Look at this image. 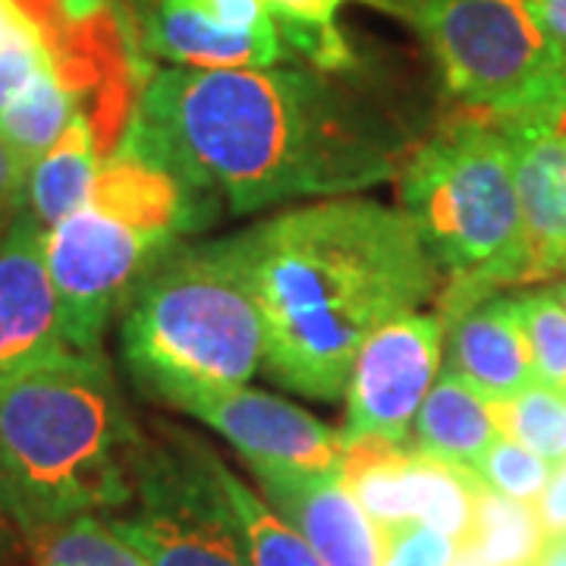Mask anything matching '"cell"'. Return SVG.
Returning a JSON list of instances; mask_svg holds the SVG:
<instances>
[{
  "instance_id": "1",
  "label": "cell",
  "mask_w": 566,
  "mask_h": 566,
  "mask_svg": "<svg viewBox=\"0 0 566 566\" xmlns=\"http://www.w3.org/2000/svg\"><path fill=\"white\" fill-rule=\"evenodd\" d=\"M233 214L390 180L400 145L308 70H158L117 145Z\"/></svg>"
},
{
  "instance_id": "2",
  "label": "cell",
  "mask_w": 566,
  "mask_h": 566,
  "mask_svg": "<svg viewBox=\"0 0 566 566\" xmlns=\"http://www.w3.org/2000/svg\"><path fill=\"white\" fill-rule=\"evenodd\" d=\"M233 245L262 312V368L308 400H337L365 340L438 283L416 221L371 199L286 208Z\"/></svg>"
},
{
  "instance_id": "3",
  "label": "cell",
  "mask_w": 566,
  "mask_h": 566,
  "mask_svg": "<svg viewBox=\"0 0 566 566\" xmlns=\"http://www.w3.org/2000/svg\"><path fill=\"white\" fill-rule=\"evenodd\" d=\"M142 460L102 353L63 349L0 375V479L25 535L133 501Z\"/></svg>"
},
{
  "instance_id": "4",
  "label": "cell",
  "mask_w": 566,
  "mask_h": 566,
  "mask_svg": "<svg viewBox=\"0 0 566 566\" xmlns=\"http://www.w3.org/2000/svg\"><path fill=\"white\" fill-rule=\"evenodd\" d=\"M120 349L136 385L161 403L249 385L264 324L230 240L174 245L126 296Z\"/></svg>"
},
{
  "instance_id": "5",
  "label": "cell",
  "mask_w": 566,
  "mask_h": 566,
  "mask_svg": "<svg viewBox=\"0 0 566 566\" xmlns=\"http://www.w3.org/2000/svg\"><path fill=\"white\" fill-rule=\"evenodd\" d=\"M400 196L434 264L453 277L444 308L528 283L526 218L501 120L465 111L444 123L400 167Z\"/></svg>"
},
{
  "instance_id": "6",
  "label": "cell",
  "mask_w": 566,
  "mask_h": 566,
  "mask_svg": "<svg viewBox=\"0 0 566 566\" xmlns=\"http://www.w3.org/2000/svg\"><path fill=\"white\" fill-rule=\"evenodd\" d=\"M199 223V202L177 177L117 148L80 211L48 230V268L66 346L102 353L111 312L177 237Z\"/></svg>"
},
{
  "instance_id": "7",
  "label": "cell",
  "mask_w": 566,
  "mask_h": 566,
  "mask_svg": "<svg viewBox=\"0 0 566 566\" xmlns=\"http://www.w3.org/2000/svg\"><path fill=\"white\" fill-rule=\"evenodd\" d=\"M450 98L494 120L566 114V57L526 0H403Z\"/></svg>"
},
{
  "instance_id": "8",
  "label": "cell",
  "mask_w": 566,
  "mask_h": 566,
  "mask_svg": "<svg viewBox=\"0 0 566 566\" xmlns=\"http://www.w3.org/2000/svg\"><path fill=\"white\" fill-rule=\"evenodd\" d=\"M142 510L111 526L148 566H249L223 516L211 453L189 444L186 460H142Z\"/></svg>"
},
{
  "instance_id": "9",
  "label": "cell",
  "mask_w": 566,
  "mask_h": 566,
  "mask_svg": "<svg viewBox=\"0 0 566 566\" xmlns=\"http://www.w3.org/2000/svg\"><path fill=\"white\" fill-rule=\"evenodd\" d=\"M444 318L400 315L359 349L346 381L344 438H385L403 444L441 365Z\"/></svg>"
},
{
  "instance_id": "10",
  "label": "cell",
  "mask_w": 566,
  "mask_h": 566,
  "mask_svg": "<svg viewBox=\"0 0 566 566\" xmlns=\"http://www.w3.org/2000/svg\"><path fill=\"white\" fill-rule=\"evenodd\" d=\"M177 409L214 428L243 453L245 463L293 465L312 472H340L344 463V431H334L300 406L245 385L189 394Z\"/></svg>"
},
{
  "instance_id": "11",
  "label": "cell",
  "mask_w": 566,
  "mask_h": 566,
  "mask_svg": "<svg viewBox=\"0 0 566 566\" xmlns=\"http://www.w3.org/2000/svg\"><path fill=\"white\" fill-rule=\"evenodd\" d=\"M70 349L48 268V230L29 205L0 227V375Z\"/></svg>"
},
{
  "instance_id": "12",
  "label": "cell",
  "mask_w": 566,
  "mask_h": 566,
  "mask_svg": "<svg viewBox=\"0 0 566 566\" xmlns=\"http://www.w3.org/2000/svg\"><path fill=\"white\" fill-rule=\"evenodd\" d=\"M264 497L303 535L324 566H378L381 532L346 491L340 472L249 463Z\"/></svg>"
},
{
  "instance_id": "13",
  "label": "cell",
  "mask_w": 566,
  "mask_h": 566,
  "mask_svg": "<svg viewBox=\"0 0 566 566\" xmlns=\"http://www.w3.org/2000/svg\"><path fill=\"white\" fill-rule=\"evenodd\" d=\"M528 237V283L566 274V129L545 117L501 120Z\"/></svg>"
},
{
  "instance_id": "14",
  "label": "cell",
  "mask_w": 566,
  "mask_h": 566,
  "mask_svg": "<svg viewBox=\"0 0 566 566\" xmlns=\"http://www.w3.org/2000/svg\"><path fill=\"white\" fill-rule=\"evenodd\" d=\"M444 318L450 371L491 403L510 400L538 381L516 300H479Z\"/></svg>"
},
{
  "instance_id": "15",
  "label": "cell",
  "mask_w": 566,
  "mask_h": 566,
  "mask_svg": "<svg viewBox=\"0 0 566 566\" xmlns=\"http://www.w3.org/2000/svg\"><path fill=\"white\" fill-rule=\"evenodd\" d=\"M145 48L192 70H237V66H277L286 57L281 29L233 32L211 22L189 0H155L145 17Z\"/></svg>"
},
{
  "instance_id": "16",
  "label": "cell",
  "mask_w": 566,
  "mask_h": 566,
  "mask_svg": "<svg viewBox=\"0 0 566 566\" xmlns=\"http://www.w3.org/2000/svg\"><path fill=\"white\" fill-rule=\"evenodd\" d=\"M412 428L419 450L465 469L479 463L488 447L501 438L491 400L453 371H444L431 385Z\"/></svg>"
},
{
  "instance_id": "17",
  "label": "cell",
  "mask_w": 566,
  "mask_h": 566,
  "mask_svg": "<svg viewBox=\"0 0 566 566\" xmlns=\"http://www.w3.org/2000/svg\"><path fill=\"white\" fill-rule=\"evenodd\" d=\"M104 161L107 158L98 145L95 126L80 111L66 123L61 139L48 148V155L29 174L25 205L35 214V221L44 230H54L70 214H76L88 199Z\"/></svg>"
},
{
  "instance_id": "18",
  "label": "cell",
  "mask_w": 566,
  "mask_h": 566,
  "mask_svg": "<svg viewBox=\"0 0 566 566\" xmlns=\"http://www.w3.org/2000/svg\"><path fill=\"white\" fill-rule=\"evenodd\" d=\"M211 472L221 491L223 516L243 547L249 566H324V560L308 547L303 535L283 520L277 510L264 504L243 479H237L211 453Z\"/></svg>"
},
{
  "instance_id": "19",
  "label": "cell",
  "mask_w": 566,
  "mask_h": 566,
  "mask_svg": "<svg viewBox=\"0 0 566 566\" xmlns=\"http://www.w3.org/2000/svg\"><path fill=\"white\" fill-rule=\"evenodd\" d=\"M82 111L80 92L63 80L51 63L22 88L13 104L0 114V142L10 148L13 161L25 174L48 155V148L61 139L66 123Z\"/></svg>"
},
{
  "instance_id": "20",
  "label": "cell",
  "mask_w": 566,
  "mask_h": 566,
  "mask_svg": "<svg viewBox=\"0 0 566 566\" xmlns=\"http://www.w3.org/2000/svg\"><path fill=\"white\" fill-rule=\"evenodd\" d=\"M340 482L378 528L412 520L409 504V450L385 438H344Z\"/></svg>"
},
{
  "instance_id": "21",
  "label": "cell",
  "mask_w": 566,
  "mask_h": 566,
  "mask_svg": "<svg viewBox=\"0 0 566 566\" xmlns=\"http://www.w3.org/2000/svg\"><path fill=\"white\" fill-rule=\"evenodd\" d=\"M409 504L412 520H422L457 545H465L472 535V513H475V488L479 475L472 469L447 463L424 450H409Z\"/></svg>"
},
{
  "instance_id": "22",
  "label": "cell",
  "mask_w": 566,
  "mask_h": 566,
  "mask_svg": "<svg viewBox=\"0 0 566 566\" xmlns=\"http://www.w3.org/2000/svg\"><path fill=\"white\" fill-rule=\"evenodd\" d=\"M545 542L547 535L538 523L535 504L510 501L479 479L472 535L465 545L475 547L491 566H535Z\"/></svg>"
},
{
  "instance_id": "23",
  "label": "cell",
  "mask_w": 566,
  "mask_h": 566,
  "mask_svg": "<svg viewBox=\"0 0 566 566\" xmlns=\"http://www.w3.org/2000/svg\"><path fill=\"white\" fill-rule=\"evenodd\" d=\"M35 566H148L139 551L102 520V513H82L25 535Z\"/></svg>"
},
{
  "instance_id": "24",
  "label": "cell",
  "mask_w": 566,
  "mask_h": 566,
  "mask_svg": "<svg viewBox=\"0 0 566 566\" xmlns=\"http://www.w3.org/2000/svg\"><path fill=\"white\" fill-rule=\"evenodd\" d=\"M497 431L535 450L547 463L566 460V394L535 381L523 394L491 403Z\"/></svg>"
},
{
  "instance_id": "25",
  "label": "cell",
  "mask_w": 566,
  "mask_h": 566,
  "mask_svg": "<svg viewBox=\"0 0 566 566\" xmlns=\"http://www.w3.org/2000/svg\"><path fill=\"white\" fill-rule=\"evenodd\" d=\"M538 381L566 394V308L547 293L516 296Z\"/></svg>"
},
{
  "instance_id": "26",
  "label": "cell",
  "mask_w": 566,
  "mask_h": 566,
  "mask_svg": "<svg viewBox=\"0 0 566 566\" xmlns=\"http://www.w3.org/2000/svg\"><path fill=\"white\" fill-rule=\"evenodd\" d=\"M551 465L545 457H538L535 450L516 444L510 438H497L494 444L488 447L485 457L472 465V472L485 482L491 491L504 494L510 501L520 504H535L538 494L545 491Z\"/></svg>"
},
{
  "instance_id": "27",
  "label": "cell",
  "mask_w": 566,
  "mask_h": 566,
  "mask_svg": "<svg viewBox=\"0 0 566 566\" xmlns=\"http://www.w3.org/2000/svg\"><path fill=\"white\" fill-rule=\"evenodd\" d=\"M51 63L54 57L48 41L25 17L3 25L0 29V114Z\"/></svg>"
},
{
  "instance_id": "28",
  "label": "cell",
  "mask_w": 566,
  "mask_h": 566,
  "mask_svg": "<svg viewBox=\"0 0 566 566\" xmlns=\"http://www.w3.org/2000/svg\"><path fill=\"white\" fill-rule=\"evenodd\" d=\"M381 532L378 566H450L457 557V542L422 520H409Z\"/></svg>"
},
{
  "instance_id": "29",
  "label": "cell",
  "mask_w": 566,
  "mask_h": 566,
  "mask_svg": "<svg viewBox=\"0 0 566 566\" xmlns=\"http://www.w3.org/2000/svg\"><path fill=\"white\" fill-rule=\"evenodd\" d=\"M189 3L199 7L211 22L233 32H262L277 25L271 0H189Z\"/></svg>"
},
{
  "instance_id": "30",
  "label": "cell",
  "mask_w": 566,
  "mask_h": 566,
  "mask_svg": "<svg viewBox=\"0 0 566 566\" xmlns=\"http://www.w3.org/2000/svg\"><path fill=\"white\" fill-rule=\"evenodd\" d=\"M538 523L545 528L547 538H560L566 535V460L551 465L545 491L535 501Z\"/></svg>"
},
{
  "instance_id": "31",
  "label": "cell",
  "mask_w": 566,
  "mask_h": 566,
  "mask_svg": "<svg viewBox=\"0 0 566 566\" xmlns=\"http://www.w3.org/2000/svg\"><path fill=\"white\" fill-rule=\"evenodd\" d=\"M344 3L346 0H271V10H274V20L286 25L331 29Z\"/></svg>"
},
{
  "instance_id": "32",
  "label": "cell",
  "mask_w": 566,
  "mask_h": 566,
  "mask_svg": "<svg viewBox=\"0 0 566 566\" xmlns=\"http://www.w3.org/2000/svg\"><path fill=\"white\" fill-rule=\"evenodd\" d=\"M22 192H25V174H22L10 148L0 142V214H13L22 205Z\"/></svg>"
},
{
  "instance_id": "33",
  "label": "cell",
  "mask_w": 566,
  "mask_h": 566,
  "mask_svg": "<svg viewBox=\"0 0 566 566\" xmlns=\"http://www.w3.org/2000/svg\"><path fill=\"white\" fill-rule=\"evenodd\" d=\"M532 17L566 57V0H526Z\"/></svg>"
},
{
  "instance_id": "34",
  "label": "cell",
  "mask_w": 566,
  "mask_h": 566,
  "mask_svg": "<svg viewBox=\"0 0 566 566\" xmlns=\"http://www.w3.org/2000/svg\"><path fill=\"white\" fill-rule=\"evenodd\" d=\"M22 545H25V532H22L17 510L10 504V494L0 479V560H10Z\"/></svg>"
},
{
  "instance_id": "35",
  "label": "cell",
  "mask_w": 566,
  "mask_h": 566,
  "mask_svg": "<svg viewBox=\"0 0 566 566\" xmlns=\"http://www.w3.org/2000/svg\"><path fill=\"white\" fill-rule=\"evenodd\" d=\"M535 566H566V535H560V538H547L545 551L538 554Z\"/></svg>"
},
{
  "instance_id": "36",
  "label": "cell",
  "mask_w": 566,
  "mask_h": 566,
  "mask_svg": "<svg viewBox=\"0 0 566 566\" xmlns=\"http://www.w3.org/2000/svg\"><path fill=\"white\" fill-rule=\"evenodd\" d=\"M22 13H20V7L13 3V0H0V29L3 25H10L13 20H20Z\"/></svg>"
},
{
  "instance_id": "37",
  "label": "cell",
  "mask_w": 566,
  "mask_h": 566,
  "mask_svg": "<svg viewBox=\"0 0 566 566\" xmlns=\"http://www.w3.org/2000/svg\"><path fill=\"white\" fill-rule=\"evenodd\" d=\"M551 296H554V300H557V303L566 308V281L554 283V286H551Z\"/></svg>"
},
{
  "instance_id": "38",
  "label": "cell",
  "mask_w": 566,
  "mask_h": 566,
  "mask_svg": "<svg viewBox=\"0 0 566 566\" xmlns=\"http://www.w3.org/2000/svg\"><path fill=\"white\" fill-rule=\"evenodd\" d=\"M554 123H557V126H564V129H566V114H560V117H557Z\"/></svg>"
}]
</instances>
